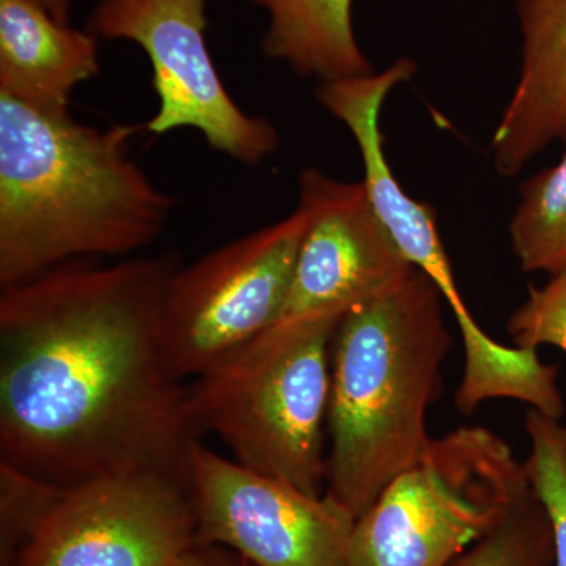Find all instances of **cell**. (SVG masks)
Instances as JSON below:
<instances>
[{
  "instance_id": "obj_7",
  "label": "cell",
  "mask_w": 566,
  "mask_h": 566,
  "mask_svg": "<svg viewBox=\"0 0 566 566\" xmlns=\"http://www.w3.org/2000/svg\"><path fill=\"white\" fill-rule=\"evenodd\" d=\"M197 545L191 486L125 472L52 485L9 566H177Z\"/></svg>"
},
{
  "instance_id": "obj_16",
  "label": "cell",
  "mask_w": 566,
  "mask_h": 566,
  "mask_svg": "<svg viewBox=\"0 0 566 566\" xmlns=\"http://www.w3.org/2000/svg\"><path fill=\"white\" fill-rule=\"evenodd\" d=\"M450 566H554L553 526L532 488Z\"/></svg>"
},
{
  "instance_id": "obj_17",
  "label": "cell",
  "mask_w": 566,
  "mask_h": 566,
  "mask_svg": "<svg viewBox=\"0 0 566 566\" xmlns=\"http://www.w3.org/2000/svg\"><path fill=\"white\" fill-rule=\"evenodd\" d=\"M524 427L531 439L528 483L553 526L554 566H566V424L528 409Z\"/></svg>"
},
{
  "instance_id": "obj_10",
  "label": "cell",
  "mask_w": 566,
  "mask_h": 566,
  "mask_svg": "<svg viewBox=\"0 0 566 566\" xmlns=\"http://www.w3.org/2000/svg\"><path fill=\"white\" fill-rule=\"evenodd\" d=\"M297 205L307 211V230L281 314L263 334L344 318L415 266L375 214L363 181L304 170Z\"/></svg>"
},
{
  "instance_id": "obj_13",
  "label": "cell",
  "mask_w": 566,
  "mask_h": 566,
  "mask_svg": "<svg viewBox=\"0 0 566 566\" xmlns=\"http://www.w3.org/2000/svg\"><path fill=\"white\" fill-rule=\"evenodd\" d=\"M99 73V40L62 24L39 0H0V95L66 114L82 82Z\"/></svg>"
},
{
  "instance_id": "obj_1",
  "label": "cell",
  "mask_w": 566,
  "mask_h": 566,
  "mask_svg": "<svg viewBox=\"0 0 566 566\" xmlns=\"http://www.w3.org/2000/svg\"><path fill=\"white\" fill-rule=\"evenodd\" d=\"M175 253L77 260L0 290V463L52 485L125 472L188 483L200 433L167 360Z\"/></svg>"
},
{
  "instance_id": "obj_11",
  "label": "cell",
  "mask_w": 566,
  "mask_h": 566,
  "mask_svg": "<svg viewBox=\"0 0 566 566\" xmlns=\"http://www.w3.org/2000/svg\"><path fill=\"white\" fill-rule=\"evenodd\" d=\"M415 73V61L398 59L381 73L322 82L316 88V99L353 134L363 156L365 191L379 221L408 262L430 275L446 303L458 308L464 300L442 244L436 211L403 191L387 163L385 137L379 128L387 95Z\"/></svg>"
},
{
  "instance_id": "obj_20",
  "label": "cell",
  "mask_w": 566,
  "mask_h": 566,
  "mask_svg": "<svg viewBox=\"0 0 566 566\" xmlns=\"http://www.w3.org/2000/svg\"><path fill=\"white\" fill-rule=\"evenodd\" d=\"M52 17L62 24H71V13H73V0H39Z\"/></svg>"
},
{
  "instance_id": "obj_5",
  "label": "cell",
  "mask_w": 566,
  "mask_h": 566,
  "mask_svg": "<svg viewBox=\"0 0 566 566\" xmlns=\"http://www.w3.org/2000/svg\"><path fill=\"white\" fill-rule=\"evenodd\" d=\"M531 490L526 465L485 427L431 438L354 524L349 566H450Z\"/></svg>"
},
{
  "instance_id": "obj_6",
  "label": "cell",
  "mask_w": 566,
  "mask_h": 566,
  "mask_svg": "<svg viewBox=\"0 0 566 566\" xmlns=\"http://www.w3.org/2000/svg\"><path fill=\"white\" fill-rule=\"evenodd\" d=\"M307 226L297 205L282 221L178 268L163 308L164 349L178 379L211 370L275 322Z\"/></svg>"
},
{
  "instance_id": "obj_19",
  "label": "cell",
  "mask_w": 566,
  "mask_h": 566,
  "mask_svg": "<svg viewBox=\"0 0 566 566\" xmlns=\"http://www.w3.org/2000/svg\"><path fill=\"white\" fill-rule=\"evenodd\" d=\"M177 566H253L245 558L227 547L197 545Z\"/></svg>"
},
{
  "instance_id": "obj_15",
  "label": "cell",
  "mask_w": 566,
  "mask_h": 566,
  "mask_svg": "<svg viewBox=\"0 0 566 566\" xmlns=\"http://www.w3.org/2000/svg\"><path fill=\"white\" fill-rule=\"evenodd\" d=\"M510 240L524 271L566 274V150L556 166L521 188Z\"/></svg>"
},
{
  "instance_id": "obj_9",
  "label": "cell",
  "mask_w": 566,
  "mask_h": 566,
  "mask_svg": "<svg viewBox=\"0 0 566 566\" xmlns=\"http://www.w3.org/2000/svg\"><path fill=\"white\" fill-rule=\"evenodd\" d=\"M189 480L199 545L227 547L253 566H349L356 517L329 495L253 472L202 441Z\"/></svg>"
},
{
  "instance_id": "obj_4",
  "label": "cell",
  "mask_w": 566,
  "mask_h": 566,
  "mask_svg": "<svg viewBox=\"0 0 566 566\" xmlns=\"http://www.w3.org/2000/svg\"><path fill=\"white\" fill-rule=\"evenodd\" d=\"M342 318L266 333L197 376L189 411L200 434L221 439L234 461L312 495L324 493V423L331 359Z\"/></svg>"
},
{
  "instance_id": "obj_14",
  "label": "cell",
  "mask_w": 566,
  "mask_h": 566,
  "mask_svg": "<svg viewBox=\"0 0 566 566\" xmlns=\"http://www.w3.org/2000/svg\"><path fill=\"white\" fill-rule=\"evenodd\" d=\"M268 17L262 51L322 82L375 73L353 25V0H249Z\"/></svg>"
},
{
  "instance_id": "obj_18",
  "label": "cell",
  "mask_w": 566,
  "mask_h": 566,
  "mask_svg": "<svg viewBox=\"0 0 566 566\" xmlns=\"http://www.w3.org/2000/svg\"><path fill=\"white\" fill-rule=\"evenodd\" d=\"M506 331L520 348L553 345L566 354V274L531 289L526 303L510 316Z\"/></svg>"
},
{
  "instance_id": "obj_12",
  "label": "cell",
  "mask_w": 566,
  "mask_h": 566,
  "mask_svg": "<svg viewBox=\"0 0 566 566\" xmlns=\"http://www.w3.org/2000/svg\"><path fill=\"white\" fill-rule=\"evenodd\" d=\"M523 59L495 126V169L515 177L554 142L566 144V0H516Z\"/></svg>"
},
{
  "instance_id": "obj_3",
  "label": "cell",
  "mask_w": 566,
  "mask_h": 566,
  "mask_svg": "<svg viewBox=\"0 0 566 566\" xmlns=\"http://www.w3.org/2000/svg\"><path fill=\"white\" fill-rule=\"evenodd\" d=\"M444 303L412 266L349 308L335 331L324 494L356 520L430 442L428 409L452 348Z\"/></svg>"
},
{
  "instance_id": "obj_8",
  "label": "cell",
  "mask_w": 566,
  "mask_h": 566,
  "mask_svg": "<svg viewBox=\"0 0 566 566\" xmlns=\"http://www.w3.org/2000/svg\"><path fill=\"white\" fill-rule=\"evenodd\" d=\"M208 0H98L87 31L98 40L132 41L147 54L158 109L153 134L197 129L211 150L259 166L277 150L273 123L241 109L216 70L207 32Z\"/></svg>"
},
{
  "instance_id": "obj_2",
  "label": "cell",
  "mask_w": 566,
  "mask_h": 566,
  "mask_svg": "<svg viewBox=\"0 0 566 566\" xmlns=\"http://www.w3.org/2000/svg\"><path fill=\"white\" fill-rule=\"evenodd\" d=\"M140 128H95L0 95V286L161 234L177 200L134 161Z\"/></svg>"
}]
</instances>
